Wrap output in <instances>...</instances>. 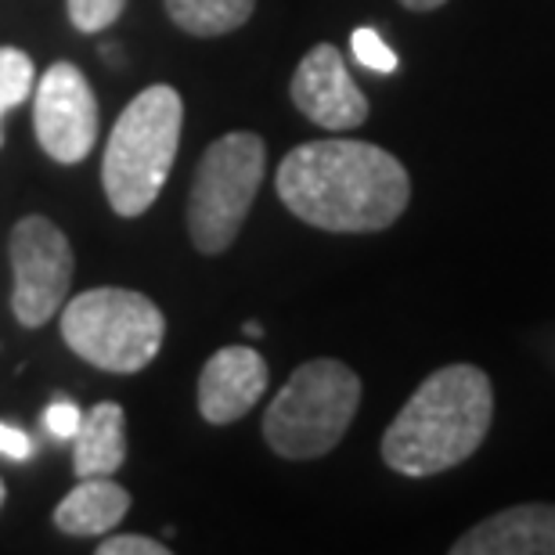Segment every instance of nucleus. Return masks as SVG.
<instances>
[{"instance_id": "obj_1", "label": "nucleus", "mask_w": 555, "mask_h": 555, "mask_svg": "<svg viewBox=\"0 0 555 555\" xmlns=\"http://www.w3.org/2000/svg\"><path fill=\"white\" fill-rule=\"evenodd\" d=\"M274 188L304 224L336 235L386 231L412 203V177L401 159L350 138L299 144L278 166Z\"/></svg>"}, {"instance_id": "obj_2", "label": "nucleus", "mask_w": 555, "mask_h": 555, "mask_svg": "<svg viewBox=\"0 0 555 555\" xmlns=\"http://www.w3.org/2000/svg\"><path fill=\"white\" fill-rule=\"evenodd\" d=\"M494 422V386L476 364L437 369L383 437V462L401 476H437L473 459Z\"/></svg>"}, {"instance_id": "obj_3", "label": "nucleus", "mask_w": 555, "mask_h": 555, "mask_svg": "<svg viewBox=\"0 0 555 555\" xmlns=\"http://www.w3.org/2000/svg\"><path fill=\"white\" fill-rule=\"evenodd\" d=\"M184 127V102L170 83H152L124 108L105 144L102 184L119 217H141L173 170Z\"/></svg>"}, {"instance_id": "obj_4", "label": "nucleus", "mask_w": 555, "mask_h": 555, "mask_svg": "<svg viewBox=\"0 0 555 555\" xmlns=\"http://www.w3.org/2000/svg\"><path fill=\"white\" fill-rule=\"evenodd\" d=\"M361 408V379L336 358L307 361L263 412V440L293 462L321 459L347 437Z\"/></svg>"}, {"instance_id": "obj_5", "label": "nucleus", "mask_w": 555, "mask_h": 555, "mask_svg": "<svg viewBox=\"0 0 555 555\" xmlns=\"http://www.w3.org/2000/svg\"><path fill=\"white\" fill-rule=\"evenodd\" d=\"M62 339L76 358L102 372L149 369L166 339V318L134 288H87L62 307Z\"/></svg>"}, {"instance_id": "obj_6", "label": "nucleus", "mask_w": 555, "mask_h": 555, "mask_svg": "<svg viewBox=\"0 0 555 555\" xmlns=\"http://www.w3.org/2000/svg\"><path fill=\"white\" fill-rule=\"evenodd\" d=\"M263 170H268V149L253 130H235L209 144L188 195V235L198 253L206 257L228 253L257 203Z\"/></svg>"}, {"instance_id": "obj_7", "label": "nucleus", "mask_w": 555, "mask_h": 555, "mask_svg": "<svg viewBox=\"0 0 555 555\" xmlns=\"http://www.w3.org/2000/svg\"><path fill=\"white\" fill-rule=\"evenodd\" d=\"M11 274H15V288H11V310H15L18 325L40 328L59 314L69 296L76 257L65 238V231L54 220L33 214L22 217L11 228Z\"/></svg>"}, {"instance_id": "obj_8", "label": "nucleus", "mask_w": 555, "mask_h": 555, "mask_svg": "<svg viewBox=\"0 0 555 555\" xmlns=\"http://www.w3.org/2000/svg\"><path fill=\"white\" fill-rule=\"evenodd\" d=\"M98 124L102 116H98V98L87 76L73 62H54L43 73L37 108H33L40 149L62 166L83 163L98 141Z\"/></svg>"}, {"instance_id": "obj_9", "label": "nucleus", "mask_w": 555, "mask_h": 555, "mask_svg": "<svg viewBox=\"0 0 555 555\" xmlns=\"http://www.w3.org/2000/svg\"><path fill=\"white\" fill-rule=\"evenodd\" d=\"M288 94L310 124L332 130V134L358 130L369 119V98L350 80L343 51L332 43H318L304 54V62L293 73V83H288Z\"/></svg>"}, {"instance_id": "obj_10", "label": "nucleus", "mask_w": 555, "mask_h": 555, "mask_svg": "<svg viewBox=\"0 0 555 555\" xmlns=\"http://www.w3.org/2000/svg\"><path fill=\"white\" fill-rule=\"evenodd\" d=\"M268 390V361L253 347H224L198 375V415L209 426H228L249 415Z\"/></svg>"}, {"instance_id": "obj_11", "label": "nucleus", "mask_w": 555, "mask_h": 555, "mask_svg": "<svg viewBox=\"0 0 555 555\" xmlns=\"http://www.w3.org/2000/svg\"><path fill=\"white\" fill-rule=\"evenodd\" d=\"M451 555H555V505H508L465 530Z\"/></svg>"}, {"instance_id": "obj_12", "label": "nucleus", "mask_w": 555, "mask_h": 555, "mask_svg": "<svg viewBox=\"0 0 555 555\" xmlns=\"http://www.w3.org/2000/svg\"><path fill=\"white\" fill-rule=\"evenodd\" d=\"M130 494L113 476H87L54 508V527L69 538H102L127 516Z\"/></svg>"}, {"instance_id": "obj_13", "label": "nucleus", "mask_w": 555, "mask_h": 555, "mask_svg": "<svg viewBox=\"0 0 555 555\" xmlns=\"http://www.w3.org/2000/svg\"><path fill=\"white\" fill-rule=\"evenodd\" d=\"M73 448V473L87 480V476H116L119 465L127 462V415L124 408L113 401L94 404L83 415L80 429H76Z\"/></svg>"}, {"instance_id": "obj_14", "label": "nucleus", "mask_w": 555, "mask_h": 555, "mask_svg": "<svg viewBox=\"0 0 555 555\" xmlns=\"http://www.w3.org/2000/svg\"><path fill=\"white\" fill-rule=\"evenodd\" d=\"M257 0H166L170 22L188 37H224L249 22Z\"/></svg>"}, {"instance_id": "obj_15", "label": "nucleus", "mask_w": 555, "mask_h": 555, "mask_svg": "<svg viewBox=\"0 0 555 555\" xmlns=\"http://www.w3.org/2000/svg\"><path fill=\"white\" fill-rule=\"evenodd\" d=\"M33 59L18 48H0V124L15 105L26 102V94L33 91ZM0 144H4V130H0Z\"/></svg>"}, {"instance_id": "obj_16", "label": "nucleus", "mask_w": 555, "mask_h": 555, "mask_svg": "<svg viewBox=\"0 0 555 555\" xmlns=\"http://www.w3.org/2000/svg\"><path fill=\"white\" fill-rule=\"evenodd\" d=\"M69 8V22L80 33H98L124 15L127 0H65Z\"/></svg>"}, {"instance_id": "obj_17", "label": "nucleus", "mask_w": 555, "mask_h": 555, "mask_svg": "<svg viewBox=\"0 0 555 555\" xmlns=\"http://www.w3.org/2000/svg\"><path fill=\"white\" fill-rule=\"evenodd\" d=\"M350 51H353V59H358L364 69H372V73H393L397 69V51L379 37V33L369 29V26L353 29Z\"/></svg>"}, {"instance_id": "obj_18", "label": "nucleus", "mask_w": 555, "mask_h": 555, "mask_svg": "<svg viewBox=\"0 0 555 555\" xmlns=\"http://www.w3.org/2000/svg\"><path fill=\"white\" fill-rule=\"evenodd\" d=\"M170 548L163 541L152 538H138V534H116L98 545V555H166Z\"/></svg>"}, {"instance_id": "obj_19", "label": "nucleus", "mask_w": 555, "mask_h": 555, "mask_svg": "<svg viewBox=\"0 0 555 555\" xmlns=\"http://www.w3.org/2000/svg\"><path fill=\"white\" fill-rule=\"evenodd\" d=\"M80 422H83V415L73 401H54L48 412H43V426L62 440H73L76 429H80Z\"/></svg>"}, {"instance_id": "obj_20", "label": "nucleus", "mask_w": 555, "mask_h": 555, "mask_svg": "<svg viewBox=\"0 0 555 555\" xmlns=\"http://www.w3.org/2000/svg\"><path fill=\"white\" fill-rule=\"evenodd\" d=\"M0 454L11 462H26L33 454V440L29 433H22L18 426H8V422H0Z\"/></svg>"}, {"instance_id": "obj_21", "label": "nucleus", "mask_w": 555, "mask_h": 555, "mask_svg": "<svg viewBox=\"0 0 555 555\" xmlns=\"http://www.w3.org/2000/svg\"><path fill=\"white\" fill-rule=\"evenodd\" d=\"M401 4H404L408 11H437V8L448 4V0H401Z\"/></svg>"}, {"instance_id": "obj_22", "label": "nucleus", "mask_w": 555, "mask_h": 555, "mask_svg": "<svg viewBox=\"0 0 555 555\" xmlns=\"http://www.w3.org/2000/svg\"><path fill=\"white\" fill-rule=\"evenodd\" d=\"M260 332H263V325H257V321H249L246 325V336H260Z\"/></svg>"}, {"instance_id": "obj_23", "label": "nucleus", "mask_w": 555, "mask_h": 555, "mask_svg": "<svg viewBox=\"0 0 555 555\" xmlns=\"http://www.w3.org/2000/svg\"><path fill=\"white\" fill-rule=\"evenodd\" d=\"M0 505H4V483H0Z\"/></svg>"}]
</instances>
